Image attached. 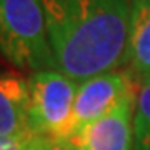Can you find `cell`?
Instances as JSON below:
<instances>
[{"instance_id":"6da1fadb","label":"cell","mask_w":150,"mask_h":150,"mask_svg":"<svg viewBox=\"0 0 150 150\" xmlns=\"http://www.w3.org/2000/svg\"><path fill=\"white\" fill-rule=\"evenodd\" d=\"M57 70L75 82L123 69L132 0H42Z\"/></svg>"},{"instance_id":"5b68a950","label":"cell","mask_w":150,"mask_h":150,"mask_svg":"<svg viewBox=\"0 0 150 150\" xmlns=\"http://www.w3.org/2000/svg\"><path fill=\"white\" fill-rule=\"evenodd\" d=\"M135 95L123 100L102 118L87 123L59 140V144L69 150H134Z\"/></svg>"},{"instance_id":"30bf717a","label":"cell","mask_w":150,"mask_h":150,"mask_svg":"<svg viewBox=\"0 0 150 150\" xmlns=\"http://www.w3.org/2000/svg\"><path fill=\"white\" fill-rule=\"evenodd\" d=\"M48 150H69V149L64 147L62 144H59V142H52V145H50V149Z\"/></svg>"},{"instance_id":"52a82bcc","label":"cell","mask_w":150,"mask_h":150,"mask_svg":"<svg viewBox=\"0 0 150 150\" xmlns=\"http://www.w3.org/2000/svg\"><path fill=\"white\" fill-rule=\"evenodd\" d=\"M137 85L150 80V0H132L125 65Z\"/></svg>"},{"instance_id":"9c48e42d","label":"cell","mask_w":150,"mask_h":150,"mask_svg":"<svg viewBox=\"0 0 150 150\" xmlns=\"http://www.w3.org/2000/svg\"><path fill=\"white\" fill-rule=\"evenodd\" d=\"M54 140L33 132L22 135H0V150H48Z\"/></svg>"},{"instance_id":"ba28073f","label":"cell","mask_w":150,"mask_h":150,"mask_svg":"<svg viewBox=\"0 0 150 150\" xmlns=\"http://www.w3.org/2000/svg\"><path fill=\"white\" fill-rule=\"evenodd\" d=\"M134 150H150V80L137 85L134 107Z\"/></svg>"},{"instance_id":"7a4b0ae2","label":"cell","mask_w":150,"mask_h":150,"mask_svg":"<svg viewBox=\"0 0 150 150\" xmlns=\"http://www.w3.org/2000/svg\"><path fill=\"white\" fill-rule=\"evenodd\" d=\"M0 54L32 74L57 70L42 0H0Z\"/></svg>"},{"instance_id":"3957f363","label":"cell","mask_w":150,"mask_h":150,"mask_svg":"<svg viewBox=\"0 0 150 150\" xmlns=\"http://www.w3.org/2000/svg\"><path fill=\"white\" fill-rule=\"evenodd\" d=\"M28 85L30 130L54 142L62 140L69 129L79 82L59 70H42L28 77Z\"/></svg>"},{"instance_id":"8992f818","label":"cell","mask_w":150,"mask_h":150,"mask_svg":"<svg viewBox=\"0 0 150 150\" xmlns=\"http://www.w3.org/2000/svg\"><path fill=\"white\" fill-rule=\"evenodd\" d=\"M30 85L17 72L0 74V135H22L32 132L28 125Z\"/></svg>"},{"instance_id":"277c9868","label":"cell","mask_w":150,"mask_h":150,"mask_svg":"<svg viewBox=\"0 0 150 150\" xmlns=\"http://www.w3.org/2000/svg\"><path fill=\"white\" fill-rule=\"evenodd\" d=\"M135 93H137V82L127 69L103 72L80 82L65 137L87 123L110 113L123 100H127Z\"/></svg>"}]
</instances>
